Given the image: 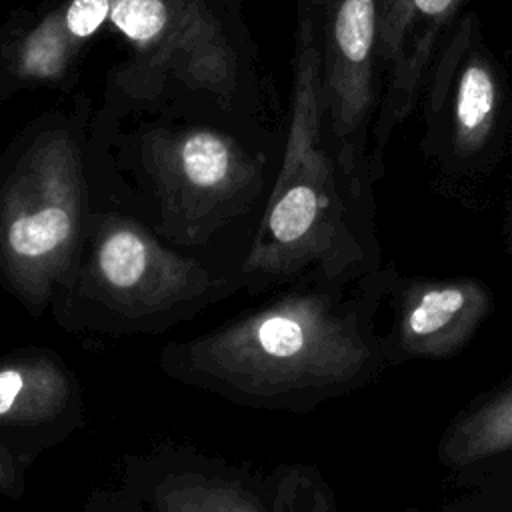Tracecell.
Wrapping results in <instances>:
<instances>
[{"mask_svg": "<svg viewBox=\"0 0 512 512\" xmlns=\"http://www.w3.org/2000/svg\"><path fill=\"white\" fill-rule=\"evenodd\" d=\"M242 0H22L0 24V98L72 92L104 52V108L184 110L260 136L272 90Z\"/></svg>", "mask_w": 512, "mask_h": 512, "instance_id": "6da1fadb", "label": "cell"}, {"mask_svg": "<svg viewBox=\"0 0 512 512\" xmlns=\"http://www.w3.org/2000/svg\"><path fill=\"white\" fill-rule=\"evenodd\" d=\"M370 280V278H368ZM316 280L158 354L186 386L262 410H310L368 384L390 358L374 334V282L344 294Z\"/></svg>", "mask_w": 512, "mask_h": 512, "instance_id": "7a4b0ae2", "label": "cell"}, {"mask_svg": "<svg viewBox=\"0 0 512 512\" xmlns=\"http://www.w3.org/2000/svg\"><path fill=\"white\" fill-rule=\"evenodd\" d=\"M274 136L154 108H104L90 118V174L140 196L160 238L206 246L268 192L280 156Z\"/></svg>", "mask_w": 512, "mask_h": 512, "instance_id": "3957f363", "label": "cell"}, {"mask_svg": "<svg viewBox=\"0 0 512 512\" xmlns=\"http://www.w3.org/2000/svg\"><path fill=\"white\" fill-rule=\"evenodd\" d=\"M378 264L374 188L356 182L332 148L316 48L296 22L282 152L238 280L252 290L302 276L346 284Z\"/></svg>", "mask_w": 512, "mask_h": 512, "instance_id": "277c9868", "label": "cell"}, {"mask_svg": "<svg viewBox=\"0 0 512 512\" xmlns=\"http://www.w3.org/2000/svg\"><path fill=\"white\" fill-rule=\"evenodd\" d=\"M92 100L28 122L0 154V286L44 314L70 282L92 212Z\"/></svg>", "mask_w": 512, "mask_h": 512, "instance_id": "5b68a950", "label": "cell"}, {"mask_svg": "<svg viewBox=\"0 0 512 512\" xmlns=\"http://www.w3.org/2000/svg\"><path fill=\"white\" fill-rule=\"evenodd\" d=\"M234 286L168 246L140 218L92 208L78 266L50 308L72 332H160L226 298Z\"/></svg>", "mask_w": 512, "mask_h": 512, "instance_id": "8992f818", "label": "cell"}, {"mask_svg": "<svg viewBox=\"0 0 512 512\" xmlns=\"http://www.w3.org/2000/svg\"><path fill=\"white\" fill-rule=\"evenodd\" d=\"M418 108L420 152L446 192H474L512 156V82L476 10L440 44Z\"/></svg>", "mask_w": 512, "mask_h": 512, "instance_id": "52a82bcc", "label": "cell"}, {"mask_svg": "<svg viewBox=\"0 0 512 512\" xmlns=\"http://www.w3.org/2000/svg\"><path fill=\"white\" fill-rule=\"evenodd\" d=\"M296 22L314 42L326 132L342 168L360 184L378 182L370 136L378 112V0H296Z\"/></svg>", "mask_w": 512, "mask_h": 512, "instance_id": "ba28073f", "label": "cell"}, {"mask_svg": "<svg viewBox=\"0 0 512 512\" xmlns=\"http://www.w3.org/2000/svg\"><path fill=\"white\" fill-rule=\"evenodd\" d=\"M474 0H378V112L370 136L376 180L394 132L412 116L430 64Z\"/></svg>", "mask_w": 512, "mask_h": 512, "instance_id": "9c48e42d", "label": "cell"}, {"mask_svg": "<svg viewBox=\"0 0 512 512\" xmlns=\"http://www.w3.org/2000/svg\"><path fill=\"white\" fill-rule=\"evenodd\" d=\"M86 422L78 376L46 346H20L0 356V444L32 462Z\"/></svg>", "mask_w": 512, "mask_h": 512, "instance_id": "30bf717a", "label": "cell"}, {"mask_svg": "<svg viewBox=\"0 0 512 512\" xmlns=\"http://www.w3.org/2000/svg\"><path fill=\"white\" fill-rule=\"evenodd\" d=\"M120 484L148 512H270L264 474L192 446L126 454Z\"/></svg>", "mask_w": 512, "mask_h": 512, "instance_id": "8fae6325", "label": "cell"}, {"mask_svg": "<svg viewBox=\"0 0 512 512\" xmlns=\"http://www.w3.org/2000/svg\"><path fill=\"white\" fill-rule=\"evenodd\" d=\"M490 310L492 296L476 278H410L396 296L392 348L404 358H448L472 340Z\"/></svg>", "mask_w": 512, "mask_h": 512, "instance_id": "7c38bea8", "label": "cell"}, {"mask_svg": "<svg viewBox=\"0 0 512 512\" xmlns=\"http://www.w3.org/2000/svg\"><path fill=\"white\" fill-rule=\"evenodd\" d=\"M512 452V384L458 414L444 430L438 460L468 468Z\"/></svg>", "mask_w": 512, "mask_h": 512, "instance_id": "4fadbf2b", "label": "cell"}, {"mask_svg": "<svg viewBox=\"0 0 512 512\" xmlns=\"http://www.w3.org/2000/svg\"><path fill=\"white\" fill-rule=\"evenodd\" d=\"M270 512H338L324 476L308 464H280L264 474Z\"/></svg>", "mask_w": 512, "mask_h": 512, "instance_id": "5bb4252c", "label": "cell"}, {"mask_svg": "<svg viewBox=\"0 0 512 512\" xmlns=\"http://www.w3.org/2000/svg\"><path fill=\"white\" fill-rule=\"evenodd\" d=\"M80 512H148L124 484L94 490Z\"/></svg>", "mask_w": 512, "mask_h": 512, "instance_id": "9a60e30c", "label": "cell"}, {"mask_svg": "<svg viewBox=\"0 0 512 512\" xmlns=\"http://www.w3.org/2000/svg\"><path fill=\"white\" fill-rule=\"evenodd\" d=\"M458 512H512V472L500 480L494 482L486 490L478 492L468 504H460L456 508Z\"/></svg>", "mask_w": 512, "mask_h": 512, "instance_id": "2e32d148", "label": "cell"}, {"mask_svg": "<svg viewBox=\"0 0 512 512\" xmlns=\"http://www.w3.org/2000/svg\"><path fill=\"white\" fill-rule=\"evenodd\" d=\"M28 464L16 458L8 448L0 444V496L8 500H20L26 492Z\"/></svg>", "mask_w": 512, "mask_h": 512, "instance_id": "e0dca14e", "label": "cell"}, {"mask_svg": "<svg viewBox=\"0 0 512 512\" xmlns=\"http://www.w3.org/2000/svg\"><path fill=\"white\" fill-rule=\"evenodd\" d=\"M242 2H244V0H242Z\"/></svg>", "mask_w": 512, "mask_h": 512, "instance_id": "ac0fdd59", "label": "cell"}]
</instances>
